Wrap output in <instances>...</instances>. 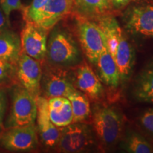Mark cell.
<instances>
[{"mask_svg":"<svg viewBox=\"0 0 153 153\" xmlns=\"http://www.w3.org/2000/svg\"><path fill=\"white\" fill-rule=\"evenodd\" d=\"M46 55L50 62L59 66L72 65L80 60V51L72 36L57 28L47 43Z\"/></svg>","mask_w":153,"mask_h":153,"instance_id":"cell-1","label":"cell"},{"mask_svg":"<svg viewBox=\"0 0 153 153\" xmlns=\"http://www.w3.org/2000/svg\"><path fill=\"white\" fill-rule=\"evenodd\" d=\"M76 29L84 53L96 65L101 53L107 46L106 36L97 23L85 16L78 18Z\"/></svg>","mask_w":153,"mask_h":153,"instance_id":"cell-2","label":"cell"},{"mask_svg":"<svg viewBox=\"0 0 153 153\" xmlns=\"http://www.w3.org/2000/svg\"><path fill=\"white\" fill-rule=\"evenodd\" d=\"M37 116L36 97L24 87H17L13 94L9 123L11 127L35 123Z\"/></svg>","mask_w":153,"mask_h":153,"instance_id":"cell-3","label":"cell"},{"mask_svg":"<svg viewBox=\"0 0 153 153\" xmlns=\"http://www.w3.org/2000/svg\"><path fill=\"white\" fill-rule=\"evenodd\" d=\"M122 125L121 117L113 108H95L93 115L94 128L103 143L109 145L116 143L121 133Z\"/></svg>","mask_w":153,"mask_h":153,"instance_id":"cell-4","label":"cell"},{"mask_svg":"<svg viewBox=\"0 0 153 153\" xmlns=\"http://www.w3.org/2000/svg\"><path fill=\"white\" fill-rule=\"evenodd\" d=\"M92 143L91 131L87 126L72 123L60 130L57 145L61 152L74 153L86 150Z\"/></svg>","mask_w":153,"mask_h":153,"instance_id":"cell-5","label":"cell"},{"mask_svg":"<svg viewBox=\"0 0 153 153\" xmlns=\"http://www.w3.org/2000/svg\"><path fill=\"white\" fill-rule=\"evenodd\" d=\"M123 20L131 33L153 39V4L132 6L125 12Z\"/></svg>","mask_w":153,"mask_h":153,"instance_id":"cell-6","label":"cell"},{"mask_svg":"<svg viewBox=\"0 0 153 153\" xmlns=\"http://www.w3.org/2000/svg\"><path fill=\"white\" fill-rule=\"evenodd\" d=\"M47 30L34 24L26 21L21 33L22 52L38 61H42L46 56Z\"/></svg>","mask_w":153,"mask_h":153,"instance_id":"cell-7","label":"cell"},{"mask_svg":"<svg viewBox=\"0 0 153 153\" xmlns=\"http://www.w3.org/2000/svg\"><path fill=\"white\" fill-rule=\"evenodd\" d=\"M17 78L22 87L34 97L39 96L42 70L39 61L22 52L16 63Z\"/></svg>","mask_w":153,"mask_h":153,"instance_id":"cell-8","label":"cell"},{"mask_svg":"<svg viewBox=\"0 0 153 153\" xmlns=\"http://www.w3.org/2000/svg\"><path fill=\"white\" fill-rule=\"evenodd\" d=\"M1 144L9 150L26 151L34 149L38 144L35 123L11 127L2 135Z\"/></svg>","mask_w":153,"mask_h":153,"instance_id":"cell-9","label":"cell"},{"mask_svg":"<svg viewBox=\"0 0 153 153\" xmlns=\"http://www.w3.org/2000/svg\"><path fill=\"white\" fill-rule=\"evenodd\" d=\"M73 8V0H48L31 22L48 31Z\"/></svg>","mask_w":153,"mask_h":153,"instance_id":"cell-10","label":"cell"},{"mask_svg":"<svg viewBox=\"0 0 153 153\" xmlns=\"http://www.w3.org/2000/svg\"><path fill=\"white\" fill-rule=\"evenodd\" d=\"M43 87L49 98L57 97H68L76 90L68 72L60 68L47 70L43 76Z\"/></svg>","mask_w":153,"mask_h":153,"instance_id":"cell-11","label":"cell"},{"mask_svg":"<svg viewBox=\"0 0 153 153\" xmlns=\"http://www.w3.org/2000/svg\"><path fill=\"white\" fill-rule=\"evenodd\" d=\"M37 102V119L38 131L44 144L48 147L57 145L60 135V130L52 123L49 117L48 104L45 97L38 96Z\"/></svg>","mask_w":153,"mask_h":153,"instance_id":"cell-12","label":"cell"},{"mask_svg":"<svg viewBox=\"0 0 153 153\" xmlns=\"http://www.w3.org/2000/svg\"><path fill=\"white\" fill-rule=\"evenodd\" d=\"M76 85L80 91L91 99H99L104 93L100 80L86 62L82 63L76 70Z\"/></svg>","mask_w":153,"mask_h":153,"instance_id":"cell-13","label":"cell"},{"mask_svg":"<svg viewBox=\"0 0 153 153\" xmlns=\"http://www.w3.org/2000/svg\"><path fill=\"white\" fill-rule=\"evenodd\" d=\"M114 58L119 72L120 82H126L128 79L133 70L135 63V51L123 33L118 41Z\"/></svg>","mask_w":153,"mask_h":153,"instance_id":"cell-14","label":"cell"},{"mask_svg":"<svg viewBox=\"0 0 153 153\" xmlns=\"http://www.w3.org/2000/svg\"><path fill=\"white\" fill-rule=\"evenodd\" d=\"M96 65L98 68L101 80L106 85L111 87H118L120 82L119 72L114 57L108 51V46L105 48L101 53Z\"/></svg>","mask_w":153,"mask_h":153,"instance_id":"cell-15","label":"cell"},{"mask_svg":"<svg viewBox=\"0 0 153 153\" xmlns=\"http://www.w3.org/2000/svg\"><path fill=\"white\" fill-rule=\"evenodd\" d=\"M134 95L137 101L153 104V60L150 61L137 76Z\"/></svg>","mask_w":153,"mask_h":153,"instance_id":"cell-16","label":"cell"},{"mask_svg":"<svg viewBox=\"0 0 153 153\" xmlns=\"http://www.w3.org/2000/svg\"><path fill=\"white\" fill-rule=\"evenodd\" d=\"M21 53L19 36L9 29L0 32V59L16 65Z\"/></svg>","mask_w":153,"mask_h":153,"instance_id":"cell-17","label":"cell"},{"mask_svg":"<svg viewBox=\"0 0 153 153\" xmlns=\"http://www.w3.org/2000/svg\"><path fill=\"white\" fill-rule=\"evenodd\" d=\"M96 19H97L96 23L106 36L108 51L114 57L120 36L123 35L119 24L114 16L106 14L96 17Z\"/></svg>","mask_w":153,"mask_h":153,"instance_id":"cell-18","label":"cell"},{"mask_svg":"<svg viewBox=\"0 0 153 153\" xmlns=\"http://www.w3.org/2000/svg\"><path fill=\"white\" fill-rule=\"evenodd\" d=\"M73 3L79 13L87 16L104 15L112 8L111 0H73Z\"/></svg>","mask_w":153,"mask_h":153,"instance_id":"cell-19","label":"cell"},{"mask_svg":"<svg viewBox=\"0 0 153 153\" xmlns=\"http://www.w3.org/2000/svg\"><path fill=\"white\" fill-rule=\"evenodd\" d=\"M67 98L71 103L72 114H73L72 123H79L89 117L91 109L90 104L87 95L76 89Z\"/></svg>","mask_w":153,"mask_h":153,"instance_id":"cell-20","label":"cell"},{"mask_svg":"<svg viewBox=\"0 0 153 153\" xmlns=\"http://www.w3.org/2000/svg\"><path fill=\"white\" fill-rule=\"evenodd\" d=\"M48 113L50 119L57 128L65 127L73 121L71 103L68 98L62 106L57 108H48Z\"/></svg>","mask_w":153,"mask_h":153,"instance_id":"cell-21","label":"cell"},{"mask_svg":"<svg viewBox=\"0 0 153 153\" xmlns=\"http://www.w3.org/2000/svg\"><path fill=\"white\" fill-rule=\"evenodd\" d=\"M123 148L128 152L151 153L153 148L150 143L140 134L131 132L126 137Z\"/></svg>","mask_w":153,"mask_h":153,"instance_id":"cell-22","label":"cell"},{"mask_svg":"<svg viewBox=\"0 0 153 153\" xmlns=\"http://www.w3.org/2000/svg\"><path fill=\"white\" fill-rule=\"evenodd\" d=\"M48 0H33L31 4L23 9L24 18L26 21L32 22Z\"/></svg>","mask_w":153,"mask_h":153,"instance_id":"cell-23","label":"cell"},{"mask_svg":"<svg viewBox=\"0 0 153 153\" xmlns=\"http://www.w3.org/2000/svg\"><path fill=\"white\" fill-rule=\"evenodd\" d=\"M0 8L4 14L6 18L9 21V16L12 11L22 10L24 9L21 0H0Z\"/></svg>","mask_w":153,"mask_h":153,"instance_id":"cell-24","label":"cell"},{"mask_svg":"<svg viewBox=\"0 0 153 153\" xmlns=\"http://www.w3.org/2000/svg\"><path fill=\"white\" fill-rule=\"evenodd\" d=\"M16 65L0 59V82L4 81L15 71Z\"/></svg>","mask_w":153,"mask_h":153,"instance_id":"cell-25","label":"cell"},{"mask_svg":"<svg viewBox=\"0 0 153 153\" xmlns=\"http://www.w3.org/2000/svg\"><path fill=\"white\" fill-rule=\"evenodd\" d=\"M140 123L145 129L153 135V108L143 113L140 117Z\"/></svg>","mask_w":153,"mask_h":153,"instance_id":"cell-26","label":"cell"},{"mask_svg":"<svg viewBox=\"0 0 153 153\" xmlns=\"http://www.w3.org/2000/svg\"><path fill=\"white\" fill-rule=\"evenodd\" d=\"M6 100L4 94L0 91V133L3 129V119L5 112Z\"/></svg>","mask_w":153,"mask_h":153,"instance_id":"cell-27","label":"cell"},{"mask_svg":"<svg viewBox=\"0 0 153 153\" xmlns=\"http://www.w3.org/2000/svg\"><path fill=\"white\" fill-rule=\"evenodd\" d=\"M10 26V22L7 20L2 10L0 9V32L9 29Z\"/></svg>","mask_w":153,"mask_h":153,"instance_id":"cell-28","label":"cell"},{"mask_svg":"<svg viewBox=\"0 0 153 153\" xmlns=\"http://www.w3.org/2000/svg\"><path fill=\"white\" fill-rule=\"evenodd\" d=\"M133 0H111L112 7L115 9H120L126 7Z\"/></svg>","mask_w":153,"mask_h":153,"instance_id":"cell-29","label":"cell"}]
</instances>
